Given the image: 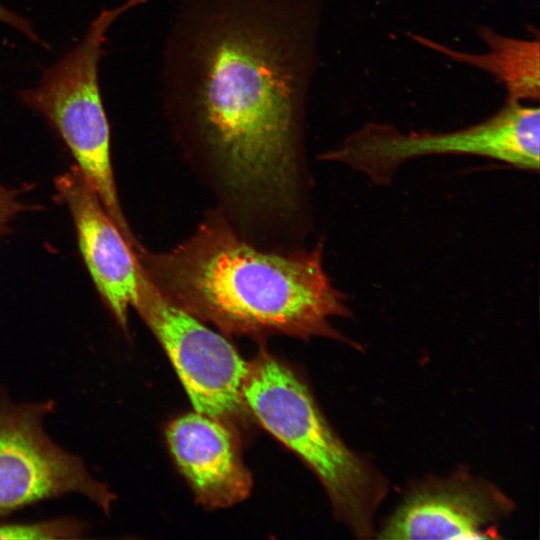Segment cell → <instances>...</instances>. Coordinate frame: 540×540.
Masks as SVG:
<instances>
[{"instance_id": "4fadbf2b", "label": "cell", "mask_w": 540, "mask_h": 540, "mask_svg": "<svg viewBox=\"0 0 540 540\" xmlns=\"http://www.w3.org/2000/svg\"><path fill=\"white\" fill-rule=\"evenodd\" d=\"M22 209V204L12 190L0 184V234Z\"/></svg>"}, {"instance_id": "8fae6325", "label": "cell", "mask_w": 540, "mask_h": 540, "mask_svg": "<svg viewBox=\"0 0 540 540\" xmlns=\"http://www.w3.org/2000/svg\"><path fill=\"white\" fill-rule=\"evenodd\" d=\"M479 36L487 45L485 53H467L452 49L420 35L412 38L422 46L447 58L476 67L503 85L509 101H535L540 98L539 39H520L481 27Z\"/></svg>"}, {"instance_id": "30bf717a", "label": "cell", "mask_w": 540, "mask_h": 540, "mask_svg": "<svg viewBox=\"0 0 540 540\" xmlns=\"http://www.w3.org/2000/svg\"><path fill=\"white\" fill-rule=\"evenodd\" d=\"M169 449L197 500L224 508L244 500L252 479L227 424L194 411L166 429Z\"/></svg>"}, {"instance_id": "ba28073f", "label": "cell", "mask_w": 540, "mask_h": 540, "mask_svg": "<svg viewBox=\"0 0 540 540\" xmlns=\"http://www.w3.org/2000/svg\"><path fill=\"white\" fill-rule=\"evenodd\" d=\"M493 484L457 471L413 486L380 529L381 539H488L513 510Z\"/></svg>"}, {"instance_id": "9c48e42d", "label": "cell", "mask_w": 540, "mask_h": 540, "mask_svg": "<svg viewBox=\"0 0 540 540\" xmlns=\"http://www.w3.org/2000/svg\"><path fill=\"white\" fill-rule=\"evenodd\" d=\"M56 189L73 218L93 282L118 324L126 329L129 309L138 299L140 267L136 250L77 166L58 177Z\"/></svg>"}, {"instance_id": "7c38bea8", "label": "cell", "mask_w": 540, "mask_h": 540, "mask_svg": "<svg viewBox=\"0 0 540 540\" xmlns=\"http://www.w3.org/2000/svg\"><path fill=\"white\" fill-rule=\"evenodd\" d=\"M84 531L83 523L71 518L10 523L0 525V540L77 539L82 537Z\"/></svg>"}, {"instance_id": "6da1fadb", "label": "cell", "mask_w": 540, "mask_h": 540, "mask_svg": "<svg viewBox=\"0 0 540 540\" xmlns=\"http://www.w3.org/2000/svg\"><path fill=\"white\" fill-rule=\"evenodd\" d=\"M320 0H187L166 58L179 136L246 222L302 204V127Z\"/></svg>"}, {"instance_id": "5b68a950", "label": "cell", "mask_w": 540, "mask_h": 540, "mask_svg": "<svg viewBox=\"0 0 540 540\" xmlns=\"http://www.w3.org/2000/svg\"><path fill=\"white\" fill-rule=\"evenodd\" d=\"M539 150V107L506 100L487 119L453 131L402 132L391 124L367 123L319 158L346 164L373 183L387 185L402 164L431 155L480 156L537 172Z\"/></svg>"}, {"instance_id": "52a82bcc", "label": "cell", "mask_w": 540, "mask_h": 540, "mask_svg": "<svg viewBox=\"0 0 540 540\" xmlns=\"http://www.w3.org/2000/svg\"><path fill=\"white\" fill-rule=\"evenodd\" d=\"M52 408L51 401L16 404L0 397V514L69 493L108 512L114 500L108 487L45 433Z\"/></svg>"}, {"instance_id": "3957f363", "label": "cell", "mask_w": 540, "mask_h": 540, "mask_svg": "<svg viewBox=\"0 0 540 540\" xmlns=\"http://www.w3.org/2000/svg\"><path fill=\"white\" fill-rule=\"evenodd\" d=\"M242 394L263 428L316 474L336 516L357 537H372L386 481L334 432L307 386L284 364L265 356L250 365Z\"/></svg>"}, {"instance_id": "8992f818", "label": "cell", "mask_w": 540, "mask_h": 540, "mask_svg": "<svg viewBox=\"0 0 540 540\" xmlns=\"http://www.w3.org/2000/svg\"><path fill=\"white\" fill-rule=\"evenodd\" d=\"M134 308L170 358L194 411L224 423L238 416L250 365L235 347L164 297L141 268Z\"/></svg>"}, {"instance_id": "5bb4252c", "label": "cell", "mask_w": 540, "mask_h": 540, "mask_svg": "<svg viewBox=\"0 0 540 540\" xmlns=\"http://www.w3.org/2000/svg\"><path fill=\"white\" fill-rule=\"evenodd\" d=\"M0 22L14 27L18 31H20L22 34H24L31 41L43 45V41L36 34L31 23L26 18L8 10L1 3H0Z\"/></svg>"}, {"instance_id": "277c9868", "label": "cell", "mask_w": 540, "mask_h": 540, "mask_svg": "<svg viewBox=\"0 0 540 540\" xmlns=\"http://www.w3.org/2000/svg\"><path fill=\"white\" fill-rule=\"evenodd\" d=\"M147 1L126 0L117 7L102 10L83 40L43 70L38 86L20 92L21 101L41 114L62 138L76 166L134 248L140 243L118 199L111 162L110 125L99 87L98 63L109 27L123 13Z\"/></svg>"}, {"instance_id": "7a4b0ae2", "label": "cell", "mask_w": 540, "mask_h": 540, "mask_svg": "<svg viewBox=\"0 0 540 540\" xmlns=\"http://www.w3.org/2000/svg\"><path fill=\"white\" fill-rule=\"evenodd\" d=\"M136 256L164 297L227 333L343 340L331 319L351 312L325 271L322 244L262 250L213 212L170 251L152 253L141 245Z\"/></svg>"}]
</instances>
